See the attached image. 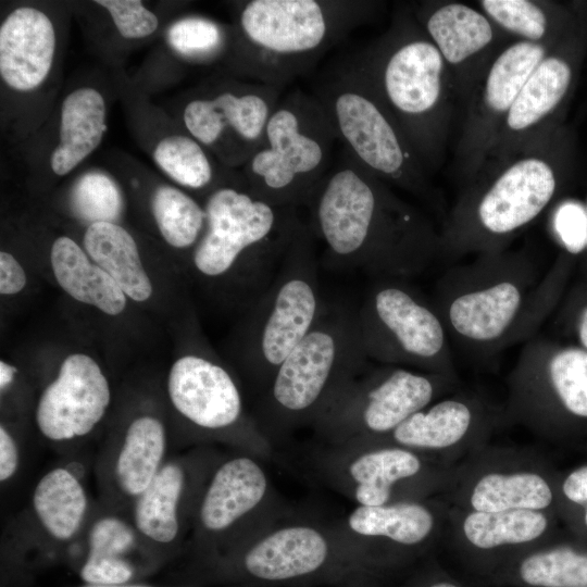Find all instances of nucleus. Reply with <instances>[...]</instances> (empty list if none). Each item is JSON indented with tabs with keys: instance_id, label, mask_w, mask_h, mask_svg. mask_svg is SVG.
<instances>
[{
	"instance_id": "1",
	"label": "nucleus",
	"mask_w": 587,
	"mask_h": 587,
	"mask_svg": "<svg viewBox=\"0 0 587 587\" xmlns=\"http://www.w3.org/2000/svg\"><path fill=\"white\" fill-rule=\"evenodd\" d=\"M304 208L325 267L409 279L441 259L440 233L432 220L344 148Z\"/></svg>"
},
{
	"instance_id": "2",
	"label": "nucleus",
	"mask_w": 587,
	"mask_h": 587,
	"mask_svg": "<svg viewBox=\"0 0 587 587\" xmlns=\"http://www.w3.org/2000/svg\"><path fill=\"white\" fill-rule=\"evenodd\" d=\"M557 273L525 250L484 253L448 268L432 300L450 341L475 359L535 338L551 309Z\"/></svg>"
},
{
	"instance_id": "3",
	"label": "nucleus",
	"mask_w": 587,
	"mask_h": 587,
	"mask_svg": "<svg viewBox=\"0 0 587 587\" xmlns=\"http://www.w3.org/2000/svg\"><path fill=\"white\" fill-rule=\"evenodd\" d=\"M554 135L552 127L505 157L486 160L442 221V260L507 250L539 218L559 190Z\"/></svg>"
},
{
	"instance_id": "4",
	"label": "nucleus",
	"mask_w": 587,
	"mask_h": 587,
	"mask_svg": "<svg viewBox=\"0 0 587 587\" xmlns=\"http://www.w3.org/2000/svg\"><path fill=\"white\" fill-rule=\"evenodd\" d=\"M430 173L446 151L458 99L437 47L411 13H398L387 32L351 58Z\"/></svg>"
},
{
	"instance_id": "5",
	"label": "nucleus",
	"mask_w": 587,
	"mask_h": 587,
	"mask_svg": "<svg viewBox=\"0 0 587 587\" xmlns=\"http://www.w3.org/2000/svg\"><path fill=\"white\" fill-rule=\"evenodd\" d=\"M361 0H249L237 12L230 60L254 82L286 87L377 7Z\"/></svg>"
},
{
	"instance_id": "6",
	"label": "nucleus",
	"mask_w": 587,
	"mask_h": 587,
	"mask_svg": "<svg viewBox=\"0 0 587 587\" xmlns=\"http://www.w3.org/2000/svg\"><path fill=\"white\" fill-rule=\"evenodd\" d=\"M205 230L192 251L196 272L229 287L250 307L271 285L305 222L245 185H225L204 203Z\"/></svg>"
},
{
	"instance_id": "7",
	"label": "nucleus",
	"mask_w": 587,
	"mask_h": 587,
	"mask_svg": "<svg viewBox=\"0 0 587 587\" xmlns=\"http://www.w3.org/2000/svg\"><path fill=\"white\" fill-rule=\"evenodd\" d=\"M319 100L337 141L365 170L444 221L445 203L404 133L351 58L320 80Z\"/></svg>"
},
{
	"instance_id": "8",
	"label": "nucleus",
	"mask_w": 587,
	"mask_h": 587,
	"mask_svg": "<svg viewBox=\"0 0 587 587\" xmlns=\"http://www.w3.org/2000/svg\"><path fill=\"white\" fill-rule=\"evenodd\" d=\"M357 308L327 301L311 330L287 355L262 392L265 427L315 423L367 367Z\"/></svg>"
},
{
	"instance_id": "9",
	"label": "nucleus",
	"mask_w": 587,
	"mask_h": 587,
	"mask_svg": "<svg viewBox=\"0 0 587 587\" xmlns=\"http://www.w3.org/2000/svg\"><path fill=\"white\" fill-rule=\"evenodd\" d=\"M336 141L319 100L290 90L279 99L261 143L243 165L245 185L275 204L304 207L332 167Z\"/></svg>"
},
{
	"instance_id": "10",
	"label": "nucleus",
	"mask_w": 587,
	"mask_h": 587,
	"mask_svg": "<svg viewBox=\"0 0 587 587\" xmlns=\"http://www.w3.org/2000/svg\"><path fill=\"white\" fill-rule=\"evenodd\" d=\"M316 241L305 222L267 289L249 307L241 363L263 392L275 371L322 315Z\"/></svg>"
},
{
	"instance_id": "11",
	"label": "nucleus",
	"mask_w": 587,
	"mask_h": 587,
	"mask_svg": "<svg viewBox=\"0 0 587 587\" xmlns=\"http://www.w3.org/2000/svg\"><path fill=\"white\" fill-rule=\"evenodd\" d=\"M369 359L455 375L451 341L432 300L408 279H374L357 308Z\"/></svg>"
},
{
	"instance_id": "12",
	"label": "nucleus",
	"mask_w": 587,
	"mask_h": 587,
	"mask_svg": "<svg viewBox=\"0 0 587 587\" xmlns=\"http://www.w3.org/2000/svg\"><path fill=\"white\" fill-rule=\"evenodd\" d=\"M455 375L398 365L366 369L315 421L324 433L351 445H374L417 411L441 398Z\"/></svg>"
},
{
	"instance_id": "13",
	"label": "nucleus",
	"mask_w": 587,
	"mask_h": 587,
	"mask_svg": "<svg viewBox=\"0 0 587 587\" xmlns=\"http://www.w3.org/2000/svg\"><path fill=\"white\" fill-rule=\"evenodd\" d=\"M555 45L514 39L488 62L467 99L454 152V172L463 187L487 160L492 141L523 85Z\"/></svg>"
},
{
	"instance_id": "14",
	"label": "nucleus",
	"mask_w": 587,
	"mask_h": 587,
	"mask_svg": "<svg viewBox=\"0 0 587 587\" xmlns=\"http://www.w3.org/2000/svg\"><path fill=\"white\" fill-rule=\"evenodd\" d=\"M557 409L587 419V350L535 337L524 344L510 374L508 413L539 430Z\"/></svg>"
},
{
	"instance_id": "15",
	"label": "nucleus",
	"mask_w": 587,
	"mask_h": 587,
	"mask_svg": "<svg viewBox=\"0 0 587 587\" xmlns=\"http://www.w3.org/2000/svg\"><path fill=\"white\" fill-rule=\"evenodd\" d=\"M285 87L225 80L188 101L183 122L190 136L229 166L243 164L262 141Z\"/></svg>"
},
{
	"instance_id": "16",
	"label": "nucleus",
	"mask_w": 587,
	"mask_h": 587,
	"mask_svg": "<svg viewBox=\"0 0 587 587\" xmlns=\"http://www.w3.org/2000/svg\"><path fill=\"white\" fill-rule=\"evenodd\" d=\"M412 15L441 53L457 98L464 101L492 57L514 40L478 7L460 1H423Z\"/></svg>"
},
{
	"instance_id": "17",
	"label": "nucleus",
	"mask_w": 587,
	"mask_h": 587,
	"mask_svg": "<svg viewBox=\"0 0 587 587\" xmlns=\"http://www.w3.org/2000/svg\"><path fill=\"white\" fill-rule=\"evenodd\" d=\"M251 579L264 584L304 583L337 574H364L369 566L340 555L335 539L310 524L294 523L272 529L242 555Z\"/></svg>"
},
{
	"instance_id": "18",
	"label": "nucleus",
	"mask_w": 587,
	"mask_h": 587,
	"mask_svg": "<svg viewBox=\"0 0 587 587\" xmlns=\"http://www.w3.org/2000/svg\"><path fill=\"white\" fill-rule=\"evenodd\" d=\"M110 398L108 380L98 363L84 353L70 354L38 401V428L51 440L84 436L100 422Z\"/></svg>"
},
{
	"instance_id": "19",
	"label": "nucleus",
	"mask_w": 587,
	"mask_h": 587,
	"mask_svg": "<svg viewBox=\"0 0 587 587\" xmlns=\"http://www.w3.org/2000/svg\"><path fill=\"white\" fill-rule=\"evenodd\" d=\"M574 67L557 46L545 55L523 85L503 120L487 159L505 157L552 128V118L567 96ZM486 162V161H485Z\"/></svg>"
},
{
	"instance_id": "20",
	"label": "nucleus",
	"mask_w": 587,
	"mask_h": 587,
	"mask_svg": "<svg viewBox=\"0 0 587 587\" xmlns=\"http://www.w3.org/2000/svg\"><path fill=\"white\" fill-rule=\"evenodd\" d=\"M167 391L174 408L196 426L221 430L237 424L243 413L240 390L220 363L186 354L172 365Z\"/></svg>"
},
{
	"instance_id": "21",
	"label": "nucleus",
	"mask_w": 587,
	"mask_h": 587,
	"mask_svg": "<svg viewBox=\"0 0 587 587\" xmlns=\"http://www.w3.org/2000/svg\"><path fill=\"white\" fill-rule=\"evenodd\" d=\"M494 421L495 414L477 398H439L374 445H396L419 453L447 451L485 433Z\"/></svg>"
},
{
	"instance_id": "22",
	"label": "nucleus",
	"mask_w": 587,
	"mask_h": 587,
	"mask_svg": "<svg viewBox=\"0 0 587 587\" xmlns=\"http://www.w3.org/2000/svg\"><path fill=\"white\" fill-rule=\"evenodd\" d=\"M55 30L51 20L33 7H20L0 26V76L16 91L39 87L52 67Z\"/></svg>"
},
{
	"instance_id": "23",
	"label": "nucleus",
	"mask_w": 587,
	"mask_h": 587,
	"mask_svg": "<svg viewBox=\"0 0 587 587\" xmlns=\"http://www.w3.org/2000/svg\"><path fill=\"white\" fill-rule=\"evenodd\" d=\"M548 527L545 511H469L461 520L460 533L475 554L477 566L489 576L514 558L536 548Z\"/></svg>"
},
{
	"instance_id": "24",
	"label": "nucleus",
	"mask_w": 587,
	"mask_h": 587,
	"mask_svg": "<svg viewBox=\"0 0 587 587\" xmlns=\"http://www.w3.org/2000/svg\"><path fill=\"white\" fill-rule=\"evenodd\" d=\"M270 484L261 465L249 457L223 463L214 473L200 507V521L210 532L227 529L266 499Z\"/></svg>"
},
{
	"instance_id": "25",
	"label": "nucleus",
	"mask_w": 587,
	"mask_h": 587,
	"mask_svg": "<svg viewBox=\"0 0 587 587\" xmlns=\"http://www.w3.org/2000/svg\"><path fill=\"white\" fill-rule=\"evenodd\" d=\"M363 450L350 459L346 477L358 505H382L394 500L395 489L424 471L420 453L389 445L359 446Z\"/></svg>"
},
{
	"instance_id": "26",
	"label": "nucleus",
	"mask_w": 587,
	"mask_h": 587,
	"mask_svg": "<svg viewBox=\"0 0 587 587\" xmlns=\"http://www.w3.org/2000/svg\"><path fill=\"white\" fill-rule=\"evenodd\" d=\"M102 95L90 87L71 91L61 107L59 145L50 157L54 174L74 170L100 145L107 126Z\"/></svg>"
},
{
	"instance_id": "27",
	"label": "nucleus",
	"mask_w": 587,
	"mask_h": 587,
	"mask_svg": "<svg viewBox=\"0 0 587 587\" xmlns=\"http://www.w3.org/2000/svg\"><path fill=\"white\" fill-rule=\"evenodd\" d=\"M50 263L60 287L75 300L109 315H118L124 311L125 294L70 237L61 236L54 240Z\"/></svg>"
},
{
	"instance_id": "28",
	"label": "nucleus",
	"mask_w": 587,
	"mask_h": 587,
	"mask_svg": "<svg viewBox=\"0 0 587 587\" xmlns=\"http://www.w3.org/2000/svg\"><path fill=\"white\" fill-rule=\"evenodd\" d=\"M347 526L359 537L416 548L434 534L436 517L424 503L399 500L382 505H357L347 517Z\"/></svg>"
},
{
	"instance_id": "29",
	"label": "nucleus",
	"mask_w": 587,
	"mask_h": 587,
	"mask_svg": "<svg viewBox=\"0 0 587 587\" xmlns=\"http://www.w3.org/2000/svg\"><path fill=\"white\" fill-rule=\"evenodd\" d=\"M489 578L516 587H587V551L570 546L536 547L495 571Z\"/></svg>"
},
{
	"instance_id": "30",
	"label": "nucleus",
	"mask_w": 587,
	"mask_h": 587,
	"mask_svg": "<svg viewBox=\"0 0 587 587\" xmlns=\"http://www.w3.org/2000/svg\"><path fill=\"white\" fill-rule=\"evenodd\" d=\"M84 248L92 262L112 277L125 296L138 302L150 298V278L134 237L124 227L110 222L88 225L84 234Z\"/></svg>"
},
{
	"instance_id": "31",
	"label": "nucleus",
	"mask_w": 587,
	"mask_h": 587,
	"mask_svg": "<svg viewBox=\"0 0 587 587\" xmlns=\"http://www.w3.org/2000/svg\"><path fill=\"white\" fill-rule=\"evenodd\" d=\"M552 501L551 485L532 470L484 473L472 484L467 495L470 511L477 512L546 511Z\"/></svg>"
},
{
	"instance_id": "32",
	"label": "nucleus",
	"mask_w": 587,
	"mask_h": 587,
	"mask_svg": "<svg viewBox=\"0 0 587 587\" xmlns=\"http://www.w3.org/2000/svg\"><path fill=\"white\" fill-rule=\"evenodd\" d=\"M165 449L162 423L151 416L136 419L129 425L115 465L120 488L129 496H139L152 482Z\"/></svg>"
},
{
	"instance_id": "33",
	"label": "nucleus",
	"mask_w": 587,
	"mask_h": 587,
	"mask_svg": "<svg viewBox=\"0 0 587 587\" xmlns=\"http://www.w3.org/2000/svg\"><path fill=\"white\" fill-rule=\"evenodd\" d=\"M33 504L46 530L54 538L65 540L77 532L87 500L77 477L67 469L58 467L38 482Z\"/></svg>"
},
{
	"instance_id": "34",
	"label": "nucleus",
	"mask_w": 587,
	"mask_h": 587,
	"mask_svg": "<svg viewBox=\"0 0 587 587\" xmlns=\"http://www.w3.org/2000/svg\"><path fill=\"white\" fill-rule=\"evenodd\" d=\"M133 529L117 517H103L89 533V553L80 577L89 585H123L134 575L124 554L133 547Z\"/></svg>"
},
{
	"instance_id": "35",
	"label": "nucleus",
	"mask_w": 587,
	"mask_h": 587,
	"mask_svg": "<svg viewBox=\"0 0 587 587\" xmlns=\"http://www.w3.org/2000/svg\"><path fill=\"white\" fill-rule=\"evenodd\" d=\"M184 480V472L177 464L160 469L150 485L137 496L134 519L139 532L158 542L174 540L178 533L177 507Z\"/></svg>"
},
{
	"instance_id": "36",
	"label": "nucleus",
	"mask_w": 587,
	"mask_h": 587,
	"mask_svg": "<svg viewBox=\"0 0 587 587\" xmlns=\"http://www.w3.org/2000/svg\"><path fill=\"white\" fill-rule=\"evenodd\" d=\"M476 7L513 39L557 45L558 13L550 2L480 0Z\"/></svg>"
},
{
	"instance_id": "37",
	"label": "nucleus",
	"mask_w": 587,
	"mask_h": 587,
	"mask_svg": "<svg viewBox=\"0 0 587 587\" xmlns=\"http://www.w3.org/2000/svg\"><path fill=\"white\" fill-rule=\"evenodd\" d=\"M151 211L160 234L173 248L196 247L205 230L204 205L176 187H158L151 198Z\"/></svg>"
},
{
	"instance_id": "38",
	"label": "nucleus",
	"mask_w": 587,
	"mask_h": 587,
	"mask_svg": "<svg viewBox=\"0 0 587 587\" xmlns=\"http://www.w3.org/2000/svg\"><path fill=\"white\" fill-rule=\"evenodd\" d=\"M208 148L190 135L161 139L153 150L157 165L178 185L203 190L216 180V167Z\"/></svg>"
},
{
	"instance_id": "39",
	"label": "nucleus",
	"mask_w": 587,
	"mask_h": 587,
	"mask_svg": "<svg viewBox=\"0 0 587 587\" xmlns=\"http://www.w3.org/2000/svg\"><path fill=\"white\" fill-rule=\"evenodd\" d=\"M171 48L185 59L210 62L227 51V29L220 23L199 15H190L174 22L167 30Z\"/></svg>"
},
{
	"instance_id": "40",
	"label": "nucleus",
	"mask_w": 587,
	"mask_h": 587,
	"mask_svg": "<svg viewBox=\"0 0 587 587\" xmlns=\"http://www.w3.org/2000/svg\"><path fill=\"white\" fill-rule=\"evenodd\" d=\"M70 207L76 217L89 225L115 223L122 214L124 201L113 178L102 172L91 171L75 182L70 195Z\"/></svg>"
},
{
	"instance_id": "41",
	"label": "nucleus",
	"mask_w": 587,
	"mask_h": 587,
	"mask_svg": "<svg viewBox=\"0 0 587 587\" xmlns=\"http://www.w3.org/2000/svg\"><path fill=\"white\" fill-rule=\"evenodd\" d=\"M95 3L104 8L122 37L127 39L145 38L153 34L159 20L140 0H97Z\"/></svg>"
},
{
	"instance_id": "42",
	"label": "nucleus",
	"mask_w": 587,
	"mask_h": 587,
	"mask_svg": "<svg viewBox=\"0 0 587 587\" xmlns=\"http://www.w3.org/2000/svg\"><path fill=\"white\" fill-rule=\"evenodd\" d=\"M551 228L567 252H582L587 246V210L574 200L560 202L552 212Z\"/></svg>"
},
{
	"instance_id": "43",
	"label": "nucleus",
	"mask_w": 587,
	"mask_h": 587,
	"mask_svg": "<svg viewBox=\"0 0 587 587\" xmlns=\"http://www.w3.org/2000/svg\"><path fill=\"white\" fill-rule=\"evenodd\" d=\"M26 285V274L18 261L9 252H0V292L15 295Z\"/></svg>"
},
{
	"instance_id": "44",
	"label": "nucleus",
	"mask_w": 587,
	"mask_h": 587,
	"mask_svg": "<svg viewBox=\"0 0 587 587\" xmlns=\"http://www.w3.org/2000/svg\"><path fill=\"white\" fill-rule=\"evenodd\" d=\"M18 464V452L15 441L8 430L0 427V479H9L16 471Z\"/></svg>"
},
{
	"instance_id": "45",
	"label": "nucleus",
	"mask_w": 587,
	"mask_h": 587,
	"mask_svg": "<svg viewBox=\"0 0 587 587\" xmlns=\"http://www.w3.org/2000/svg\"><path fill=\"white\" fill-rule=\"evenodd\" d=\"M562 492L573 503H587V465L574 470L565 477Z\"/></svg>"
},
{
	"instance_id": "46",
	"label": "nucleus",
	"mask_w": 587,
	"mask_h": 587,
	"mask_svg": "<svg viewBox=\"0 0 587 587\" xmlns=\"http://www.w3.org/2000/svg\"><path fill=\"white\" fill-rule=\"evenodd\" d=\"M412 587H463L447 574L432 571L420 577Z\"/></svg>"
},
{
	"instance_id": "47",
	"label": "nucleus",
	"mask_w": 587,
	"mask_h": 587,
	"mask_svg": "<svg viewBox=\"0 0 587 587\" xmlns=\"http://www.w3.org/2000/svg\"><path fill=\"white\" fill-rule=\"evenodd\" d=\"M17 369L4 361L0 362V389L4 390L13 380Z\"/></svg>"
},
{
	"instance_id": "48",
	"label": "nucleus",
	"mask_w": 587,
	"mask_h": 587,
	"mask_svg": "<svg viewBox=\"0 0 587 587\" xmlns=\"http://www.w3.org/2000/svg\"><path fill=\"white\" fill-rule=\"evenodd\" d=\"M576 329L583 348L587 350V304L580 309Z\"/></svg>"
},
{
	"instance_id": "49",
	"label": "nucleus",
	"mask_w": 587,
	"mask_h": 587,
	"mask_svg": "<svg viewBox=\"0 0 587 587\" xmlns=\"http://www.w3.org/2000/svg\"><path fill=\"white\" fill-rule=\"evenodd\" d=\"M84 587H150L146 585H88Z\"/></svg>"
},
{
	"instance_id": "50",
	"label": "nucleus",
	"mask_w": 587,
	"mask_h": 587,
	"mask_svg": "<svg viewBox=\"0 0 587 587\" xmlns=\"http://www.w3.org/2000/svg\"><path fill=\"white\" fill-rule=\"evenodd\" d=\"M584 523H585V525L587 526V510H586V512H585V514H584Z\"/></svg>"
}]
</instances>
